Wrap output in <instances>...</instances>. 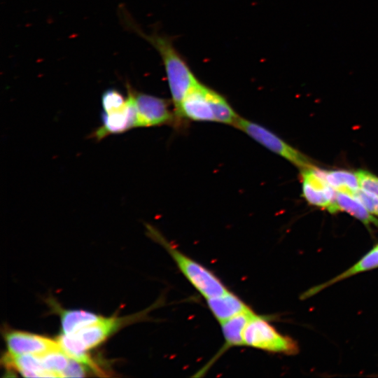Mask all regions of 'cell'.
<instances>
[{
  "label": "cell",
  "instance_id": "cell-21",
  "mask_svg": "<svg viewBox=\"0 0 378 378\" xmlns=\"http://www.w3.org/2000/svg\"><path fill=\"white\" fill-rule=\"evenodd\" d=\"M127 102V97L115 89L106 90L102 96V106L104 113H111L122 108Z\"/></svg>",
  "mask_w": 378,
  "mask_h": 378
},
{
  "label": "cell",
  "instance_id": "cell-15",
  "mask_svg": "<svg viewBox=\"0 0 378 378\" xmlns=\"http://www.w3.org/2000/svg\"><path fill=\"white\" fill-rule=\"evenodd\" d=\"M57 340L62 351L70 358L80 363L95 373L100 375L104 373L96 362L87 353L88 349L73 335L62 333Z\"/></svg>",
  "mask_w": 378,
  "mask_h": 378
},
{
  "label": "cell",
  "instance_id": "cell-19",
  "mask_svg": "<svg viewBox=\"0 0 378 378\" xmlns=\"http://www.w3.org/2000/svg\"><path fill=\"white\" fill-rule=\"evenodd\" d=\"M211 100L215 121L234 126L239 116L227 100L213 90H211Z\"/></svg>",
  "mask_w": 378,
  "mask_h": 378
},
{
  "label": "cell",
  "instance_id": "cell-18",
  "mask_svg": "<svg viewBox=\"0 0 378 378\" xmlns=\"http://www.w3.org/2000/svg\"><path fill=\"white\" fill-rule=\"evenodd\" d=\"M336 200L340 211H345L363 222L365 225L378 226V219L372 216L365 207L353 196L337 191Z\"/></svg>",
  "mask_w": 378,
  "mask_h": 378
},
{
  "label": "cell",
  "instance_id": "cell-12",
  "mask_svg": "<svg viewBox=\"0 0 378 378\" xmlns=\"http://www.w3.org/2000/svg\"><path fill=\"white\" fill-rule=\"evenodd\" d=\"M206 301L209 309L220 323L251 309L238 295L230 290L222 295L207 298Z\"/></svg>",
  "mask_w": 378,
  "mask_h": 378
},
{
  "label": "cell",
  "instance_id": "cell-22",
  "mask_svg": "<svg viewBox=\"0 0 378 378\" xmlns=\"http://www.w3.org/2000/svg\"><path fill=\"white\" fill-rule=\"evenodd\" d=\"M371 214L378 216V196L362 188H358L351 195Z\"/></svg>",
  "mask_w": 378,
  "mask_h": 378
},
{
  "label": "cell",
  "instance_id": "cell-11",
  "mask_svg": "<svg viewBox=\"0 0 378 378\" xmlns=\"http://www.w3.org/2000/svg\"><path fill=\"white\" fill-rule=\"evenodd\" d=\"M126 318L103 317L100 321L88 326L73 335L86 349L96 347L124 323Z\"/></svg>",
  "mask_w": 378,
  "mask_h": 378
},
{
  "label": "cell",
  "instance_id": "cell-3",
  "mask_svg": "<svg viewBox=\"0 0 378 378\" xmlns=\"http://www.w3.org/2000/svg\"><path fill=\"white\" fill-rule=\"evenodd\" d=\"M269 318L255 312L253 314L244 330V345L270 353L295 354L298 350L296 342L279 332Z\"/></svg>",
  "mask_w": 378,
  "mask_h": 378
},
{
  "label": "cell",
  "instance_id": "cell-9",
  "mask_svg": "<svg viewBox=\"0 0 378 378\" xmlns=\"http://www.w3.org/2000/svg\"><path fill=\"white\" fill-rule=\"evenodd\" d=\"M211 90L200 82L194 86L181 102L179 121L183 118L194 121H215Z\"/></svg>",
  "mask_w": 378,
  "mask_h": 378
},
{
  "label": "cell",
  "instance_id": "cell-23",
  "mask_svg": "<svg viewBox=\"0 0 378 378\" xmlns=\"http://www.w3.org/2000/svg\"><path fill=\"white\" fill-rule=\"evenodd\" d=\"M355 173L359 187L378 196V177L364 170H358Z\"/></svg>",
  "mask_w": 378,
  "mask_h": 378
},
{
  "label": "cell",
  "instance_id": "cell-25",
  "mask_svg": "<svg viewBox=\"0 0 378 378\" xmlns=\"http://www.w3.org/2000/svg\"><path fill=\"white\" fill-rule=\"evenodd\" d=\"M377 246H378V244Z\"/></svg>",
  "mask_w": 378,
  "mask_h": 378
},
{
  "label": "cell",
  "instance_id": "cell-10",
  "mask_svg": "<svg viewBox=\"0 0 378 378\" xmlns=\"http://www.w3.org/2000/svg\"><path fill=\"white\" fill-rule=\"evenodd\" d=\"M255 312L251 309L245 312L234 316L220 323L224 338V344L216 354L214 358L199 372L200 375L205 372L209 367L227 350L234 347L244 346L243 333L244 328Z\"/></svg>",
  "mask_w": 378,
  "mask_h": 378
},
{
  "label": "cell",
  "instance_id": "cell-14",
  "mask_svg": "<svg viewBox=\"0 0 378 378\" xmlns=\"http://www.w3.org/2000/svg\"><path fill=\"white\" fill-rule=\"evenodd\" d=\"M376 267H378L377 246H375L353 267H350L349 270L337 275L330 281L309 289L302 295L301 298L302 299L309 298L339 281L343 280L359 272L372 270Z\"/></svg>",
  "mask_w": 378,
  "mask_h": 378
},
{
  "label": "cell",
  "instance_id": "cell-24",
  "mask_svg": "<svg viewBox=\"0 0 378 378\" xmlns=\"http://www.w3.org/2000/svg\"><path fill=\"white\" fill-rule=\"evenodd\" d=\"M85 365L70 359L69 363L62 372V377H80L85 375Z\"/></svg>",
  "mask_w": 378,
  "mask_h": 378
},
{
  "label": "cell",
  "instance_id": "cell-13",
  "mask_svg": "<svg viewBox=\"0 0 378 378\" xmlns=\"http://www.w3.org/2000/svg\"><path fill=\"white\" fill-rule=\"evenodd\" d=\"M3 361L6 367L15 370L25 377H57L56 374L46 369L39 356L8 352Z\"/></svg>",
  "mask_w": 378,
  "mask_h": 378
},
{
  "label": "cell",
  "instance_id": "cell-16",
  "mask_svg": "<svg viewBox=\"0 0 378 378\" xmlns=\"http://www.w3.org/2000/svg\"><path fill=\"white\" fill-rule=\"evenodd\" d=\"M59 312L62 332L71 335L100 321L103 316L83 310L57 309Z\"/></svg>",
  "mask_w": 378,
  "mask_h": 378
},
{
  "label": "cell",
  "instance_id": "cell-6",
  "mask_svg": "<svg viewBox=\"0 0 378 378\" xmlns=\"http://www.w3.org/2000/svg\"><path fill=\"white\" fill-rule=\"evenodd\" d=\"M127 97L125 106L111 113H102V125L92 134L97 141L109 134L125 132L136 127V111L131 86L127 85Z\"/></svg>",
  "mask_w": 378,
  "mask_h": 378
},
{
  "label": "cell",
  "instance_id": "cell-8",
  "mask_svg": "<svg viewBox=\"0 0 378 378\" xmlns=\"http://www.w3.org/2000/svg\"><path fill=\"white\" fill-rule=\"evenodd\" d=\"M4 340L8 352L14 354L41 356L61 349L57 340L24 331H6Z\"/></svg>",
  "mask_w": 378,
  "mask_h": 378
},
{
  "label": "cell",
  "instance_id": "cell-4",
  "mask_svg": "<svg viewBox=\"0 0 378 378\" xmlns=\"http://www.w3.org/2000/svg\"><path fill=\"white\" fill-rule=\"evenodd\" d=\"M234 126L255 141L302 169L314 167L312 161L265 127L239 116Z\"/></svg>",
  "mask_w": 378,
  "mask_h": 378
},
{
  "label": "cell",
  "instance_id": "cell-17",
  "mask_svg": "<svg viewBox=\"0 0 378 378\" xmlns=\"http://www.w3.org/2000/svg\"><path fill=\"white\" fill-rule=\"evenodd\" d=\"M313 169L337 191L351 195L359 187L356 173L345 170L325 171L314 167Z\"/></svg>",
  "mask_w": 378,
  "mask_h": 378
},
{
  "label": "cell",
  "instance_id": "cell-20",
  "mask_svg": "<svg viewBox=\"0 0 378 378\" xmlns=\"http://www.w3.org/2000/svg\"><path fill=\"white\" fill-rule=\"evenodd\" d=\"M47 370L62 377V372L68 365L70 358L62 349L55 350L39 356Z\"/></svg>",
  "mask_w": 378,
  "mask_h": 378
},
{
  "label": "cell",
  "instance_id": "cell-2",
  "mask_svg": "<svg viewBox=\"0 0 378 378\" xmlns=\"http://www.w3.org/2000/svg\"><path fill=\"white\" fill-rule=\"evenodd\" d=\"M150 234L164 247L180 272L205 299L222 295L229 290L211 270L183 253L159 232L150 228Z\"/></svg>",
  "mask_w": 378,
  "mask_h": 378
},
{
  "label": "cell",
  "instance_id": "cell-1",
  "mask_svg": "<svg viewBox=\"0 0 378 378\" xmlns=\"http://www.w3.org/2000/svg\"><path fill=\"white\" fill-rule=\"evenodd\" d=\"M126 25L148 41L159 52L166 72L170 90L176 122H179V111L182 101L199 81L187 64L174 48L172 43L158 34H145L136 24L124 18Z\"/></svg>",
  "mask_w": 378,
  "mask_h": 378
},
{
  "label": "cell",
  "instance_id": "cell-5",
  "mask_svg": "<svg viewBox=\"0 0 378 378\" xmlns=\"http://www.w3.org/2000/svg\"><path fill=\"white\" fill-rule=\"evenodd\" d=\"M136 111V127H153L174 122V113L168 101L132 89Z\"/></svg>",
  "mask_w": 378,
  "mask_h": 378
},
{
  "label": "cell",
  "instance_id": "cell-7",
  "mask_svg": "<svg viewBox=\"0 0 378 378\" xmlns=\"http://www.w3.org/2000/svg\"><path fill=\"white\" fill-rule=\"evenodd\" d=\"M313 167L302 169V195L311 204L326 209L334 214L340 211L337 190L318 176Z\"/></svg>",
  "mask_w": 378,
  "mask_h": 378
}]
</instances>
